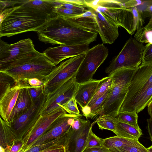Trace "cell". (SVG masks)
Instances as JSON below:
<instances>
[{"label":"cell","instance_id":"cell-18","mask_svg":"<svg viewBox=\"0 0 152 152\" xmlns=\"http://www.w3.org/2000/svg\"><path fill=\"white\" fill-rule=\"evenodd\" d=\"M40 99L34 102L26 112L15 119L10 125L17 139L23 140L35 124L33 117Z\"/></svg>","mask_w":152,"mask_h":152},{"label":"cell","instance_id":"cell-33","mask_svg":"<svg viewBox=\"0 0 152 152\" xmlns=\"http://www.w3.org/2000/svg\"><path fill=\"white\" fill-rule=\"evenodd\" d=\"M103 140L93 133L91 127L87 139L86 148L102 147L103 146Z\"/></svg>","mask_w":152,"mask_h":152},{"label":"cell","instance_id":"cell-38","mask_svg":"<svg viewBox=\"0 0 152 152\" xmlns=\"http://www.w3.org/2000/svg\"><path fill=\"white\" fill-rule=\"evenodd\" d=\"M152 61V44L148 43L144 46L142 62Z\"/></svg>","mask_w":152,"mask_h":152},{"label":"cell","instance_id":"cell-49","mask_svg":"<svg viewBox=\"0 0 152 152\" xmlns=\"http://www.w3.org/2000/svg\"><path fill=\"white\" fill-rule=\"evenodd\" d=\"M148 114L151 118H152V99L148 105Z\"/></svg>","mask_w":152,"mask_h":152},{"label":"cell","instance_id":"cell-11","mask_svg":"<svg viewBox=\"0 0 152 152\" xmlns=\"http://www.w3.org/2000/svg\"><path fill=\"white\" fill-rule=\"evenodd\" d=\"M85 53L69 58L57 65L45 77L43 88H50L76 75L85 57Z\"/></svg>","mask_w":152,"mask_h":152},{"label":"cell","instance_id":"cell-47","mask_svg":"<svg viewBox=\"0 0 152 152\" xmlns=\"http://www.w3.org/2000/svg\"><path fill=\"white\" fill-rule=\"evenodd\" d=\"M81 110L83 116L88 119L91 112L90 107L86 106L82 108Z\"/></svg>","mask_w":152,"mask_h":152},{"label":"cell","instance_id":"cell-10","mask_svg":"<svg viewBox=\"0 0 152 152\" xmlns=\"http://www.w3.org/2000/svg\"><path fill=\"white\" fill-rule=\"evenodd\" d=\"M80 114L74 118L64 142L66 152H83L87 139L92 127L89 120L82 118Z\"/></svg>","mask_w":152,"mask_h":152},{"label":"cell","instance_id":"cell-32","mask_svg":"<svg viewBox=\"0 0 152 152\" xmlns=\"http://www.w3.org/2000/svg\"><path fill=\"white\" fill-rule=\"evenodd\" d=\"M111 152H148V151L139 141L137 143L122 147L110 150Z\"/></svg>","mask_w":152,"mask_h":152},{"label":"cell","instance_id":"cell-9","mask_svg":"<svg viewBox=\"0 0 152 152\" xmlns=\"http://www.w3.org/2000/svg\"><path fill=\"white\" fill-rule=\"evenodd\" d=\"M108 50L103 44H99L90 48L85 53L75 77L79 84L93 79L97 69L108 56Z\"/></svg>","mask_w":152,"mask_h":152},{"label":"cell","instance_id":"cell-17","mask_svg":"<svg viewBox=\"0 0 152 152\" xmlns=\"http://www.w3.org/2000/svg\"><path fill=\"white\" fill-rule=\"evenodd\" d=\"M93 10L96 15L98 32L103 43H113L119 36L118 26L104 14Z\"/></svg>","mask_w":152,"mask_h":152},{"label":"cell","instance_id":"cell-25","mask_svg":"<svg viewBox=\"0 0 152 152\" xmlns=\"http://www.w3.org/2000/svg\"><path fill=\"white\" fill-rule=\"evenodd\" d=\"M138 140L117 136L104 139L103 146L109 150L121 148L135 144Z\"/></svg>","mask_w":152,"mask_h":152},{"label":"cell","instance_id":"cell-44","mask_svg":"<svg viewBox=\"0 0 152 152\" xmlns=\"http://www.w3.org/2000/svg\"><path fill=\"white\" fill-rule=\"evenodd\" d=\"M23 81L26 83L28 85L32 86H39L44 85L42 82L35 78H31Z\"/></svg>","mask_w":152,"mask_h":152},{"label":"cell","instance_id":"cell-51","mask_svg":"<svg viewBox=\"0 0 152 152\" xmlns=\"http://www.w3.org/2000/svg\"><path fill=\"white\" fill-rule=\"evenodd\" d=\"M25 151L26 150L22 147L18 152H25Z\"/></svg>","mask_w":152,"mask_h":152},{"label":"cell","instance_id":"cell-4","mask_svg":"<svg viewBox=\"0 0 152 152\" xmlns=\"http://www.w3.org/2000/svg\"><path fill=\"white\" fill-rule=\"evenodd\" d=\"M137 68H122L108 75L111 77L112 82L101 111L104 114L111 115L115 118L117 116Z\"/></svg>","mask_w":152,"mask_h":152},{"label":"cell","instance_id":"cell-43","mask_svg":"<svg viewBox=\"0 0 152 152\" xmlns=\"http://www.w3.org/2000/svg\"><path fill=\"white\" fill-rule=\"evenodd\" d=\"M83 152H111L108 148L104 146L101 147L86 148Z\"/></svg>","mask_w":152,"mask_h":152},{"label":"cell","instance_id":"cell-53","mask_svg":"<svg viewBox=\"0 0 152 152\" xmlns=\"http://www.w3.org/2000/svg\"><path fill=\"white\" fill-rule=\"evenodd\" d=\"M150 30V31H151L152 32V29H150V30Z\"/></svg>","mask_w":152,"mask_h":152},{"label":"cell","instance_id":"cell-37","mask_svg":"<svg viewBox=\"0 0 152 152\" xmlns=\"http://www.w3.org/2000/svg\"><path fill=\"white\" fill-rule=\"evenodd\" d=\"M0 95L2 94L10 86H12L11 81H13L10 77L0 72Z\"/></svg>","mask_w":152,"mask_h":152},{"label":"cell","instance_id":"cell-12","mask_svg":"<svg viewBox=\"0 0 152 152\" xmlns=\"http://www.w3.org/2000/svg\"><path fill=\"white\" fill-rule=\"evenodd\" d=\"M67 113L64 109L59 106L48 113L41 115L23 139L24 144L22 148L26 150L57 118Z\"/></svg>","mask_w":152,"mask_h":152},{"label":"cell","instance_id":"cell-3","mask_svg":"<svg viewBox=\"0 0 152 152\" xmlns=\"http://www.w3.org/2000/svg\"><path fill=\"white\" fill-rule=\"evenodd\" d=\"M52 18L39 10L21 4L0 23V37H10L30 31H35Z\"/></svg>","mask_w":152,"mask_h":152},{"label":"cell","instance_id":"cell-13","mask_svg":"<svg viewBox=\"0 0 152 152\" xmlns=\"http://www.w3.org/2000/svg\"><path fill=\"white\" fill-rule=\"evenodd\" d=\"M29 38L9 44L0 39V65L22 58L36 51Z\"/></svg>","mask_w":152,"mask_h":152},{"label":"cell","instance_id":"cell-26","mask_svg":"<svg viewBox=\"0 0 152 152\" xmlns=\"http://www.w3.org/2000/svg\"><path fill=\"white\" fill-rule=\"evenodd\" d=\"M115 118L108 115H104L102 112L99 117L91 124L92 126L97 123L100 129H106L114 132L115 130Z\"/></svg>","mask_w":152,"mask_h":152},{"label":"cell","instance_id":"cell-28","mask_svg":"<svg viewBox=\"0 0 152 152\" xmlns=\"http://www.w3.org/2000/svg\"><path fill=\"white\" fill-rule=\"evenodd\" d=\"M66 137L62 136L34 146L27 149L25 152H40L55 145L64 146Z\"/></svg>","mask_w":152,"mask_h":152},{"label":"cell","instance_id":"cell-15","mask_svg":"<svg viewBox=\"0 0 152 152\" xmlns=\"http://www.w3.org/2000/svg\"><path fill=\"white\" fill-rule=\"evenodd\" d=\"M89 45H60L55 47H49L42 53L57 66L66 59L85 53L90 49Z\"/></svg>","mask_w":152,"mask_h":152},{"label":"cell","instance_id":"cell-20","mask_svg":"<svg viewBox=\"0 0 152 152\" xmlns=\"http://www.w3.org/2000/svg\"><path fill=\"white\" fill-rule=\"evenodd\" d=\"M101 79H93L79 84L75 99L81 109L87 106L97 89Z\"/></svg>","mask_w":152,"mask_h":152},{"label":"cell","instance_id":"cell-29","mask_svg":"<svg viewBox=\"0 0 152 152\" xmlns=\"http://www.w3.org/2000/svg\"><path fill=\"white\" fill-rule=\"evenodd\" d=\"M137 113L128 112H120L116 118L118 121L131 125L137 129L140 128L137 122Z\"/></svg>","mask_w":152,"mask_h":152},{"label":"cell","instance_id":"cell-14","mask_svg":"<svg viewBox=\"0 0 152 152\" xmlns=\"http://www.w3.org/2000/svg\"><path fill=\"white\" fill-rule=\"evenodd\" d=\"M77 115L67 113L59 117L27 149L62 136H67L75 117Z\"/></svg>","mask_w":152,"mask_h":152},{"label":"cell","instance_id":"cell-41","mask_svg":"<svg viewBox=\"0 0 152 152\" xmlns=\"http://www.w3.org/2000/svg\"><path fill=\"white\" fill-rule=\"evenodd\" d=\"M21 0L0 1V12L3 11L7 7H14L15 4L20 5Z\"/></svg>","mask_w":152,"mask_h":152},{"label":"cell","instance_id":"cell-27","mask_svg":"<svg viewBox=\"0 0 152 152\" xmlns=\"http://www.w3.org/2000/svg\"><path fill=\"white\" fill-rule=\"evenodd\" d=\"M112 82L110 76L101 79L98 87L93 97L87 106H90L99 98L102 96L109 89Z\"/></svg>","mask_w":152,"mask_h":152},{"label":"cell","instance_id":"cell-39","mask_svg":"<svg viewBox=\"0 0 152 152\" xmlns=\"http://www.w3.org/2000/svg\"><path fill=\"white\" fill-rule=\"evenodd\" d=\"M24 144L22 139H17L13 142L12 145L9 148L5 150V152H18Z\"/></svg>","mask_w":152,"mask_h":152},{"label":"cell","instance_id":"cell-2","mask_svg":"<svg viewBox=\"0 0 152 152\" xmlns=\"http://www.w3.org/2000/svg\"><path fill=\"white\" fill-rule=\"evenodd\" d=\"M56 66L43 53L36 50L20 59L0 65V72L10 77L14 83L33 78L43 83L45 77Z\"/></svg>","mask_w":152,"mask_h":152},{"label":"cell","instance_id":"cell-35","mask_svg":"<svg viewBox=\"0 0 152 152\" xmlns=\"http://www.w3.org/2000/svg\"><path fill=\"white\" fill-rule=\"evenodd\" d=\"M75 97L73 96L65 103L58 105L64 109L68 114L79 115L80 112L77 106V102Z\"/></svg>","mask_w":152,"mask_h":152},{"label":"cell","instance_id":"cell-30","mask_svg":"<svg viewBox=\"0 0 152 152\" xmlns=\"http://www.w3.org/2000/svg\"><path fill=\"white\" fill-rule=\"evenodd\" d=\"M109 90L102 96L98 99L91 106V112L88 118L93 119L99 115L103 110V106L106 102Z\"/></svg>","mask_w":152,"mask_h":152},{"label":"cell","instance_id":"cell-6","mask_svg":"<svg viewBox=\"0 0 152 152\" xmlns=\"http://www.w3.org/2000/svg\"><path fill=\"white\" fill-rule=\"evenodd\" d=\"M152 86V61L142 62L137 68L120 112L135 113L139 103Z\"/></svg>","mask_w":152,"mask_h":152},{"label":"cell","instance_id":"cell-50","mask_svg":"<svg viewBox=\"0 0 152 152\" xmlns=\"http://www.w3.org/2000/svg\"><path fill=\"white\" fill-rule=\"evenodd\" d=\"M147 148L148 151V152H152V145Z\"/></svg>","mask_w":152,"mask_h":152},{"label":"cell","instance_id":"cell-36","mask_svg":"<svg viewBox=\"0 0 152 152\" xmlns=\"http://www.w3.org/2000/svg\"><path fill=\"white\" fill-rule=\"evenodd\" d=\"M43 86L36 87L30 86L28 88L31 97L33 102L38 100L41 98L43 89Z\"/></svg>","mask_w":152,"mask_h":152},{"label":"cell","instance_id":"cell-24","mask_svg":"<svg viewBox=\"0 0 152 152\" xmlns=\"http://www.w3.org/2000/svg\"><path fill=\"white\" fill-rule=\"evenodd\" d=\"M0 123V147L6 150L9 148L17 138L11 126L1 117Z\"/></svg>","mask_w":152,"mask_h":152},{"label":"cell","instance_id":"cell-22","mask_svg":"<svg viewBox=\"0 0 152 152\" xmlns=\"http://www.w3.org/2000/svg\"><path fill=\"white\" fill-rule=\"evenodd\" d=\"M21 4L37 9L51 18L57 15L53 12L54 7L58 6L57 0H21Z\"/></svg>","mask_w":152,"mask_h":152},{"label":"cell","instance_id":"cell-42","mask_svg":"<svg viewBox=\"0 0 152 152\" xmlns=\"http://www.w3.org/2000/svg\"><path fill=\"white\" fill-rule=\"evenodd\" d=\"M40 152H66V151L64 145H55Z\"/></svg>","mask_w":152,"mask_h":152},{"label":"cell","instance_id":"cell-31","mask_svg":"<svg viewBox=\"0 0 152 152\" xmlns=\"http://www.w3.org/2000/svg\"><path fill=\"white\" fill-rule=\"evenodd\" d=\"M134 38L140 42L152 44V32L150 30H145L144 27L136 31Z\"/></svg>","mask_w":152,"mask_h":152},{"label":"cell","instance_id":"cell-40","mask_svg":"<svg viewBox=\"0 0 152 152\" xmlns=\"http://www.w3.org/2000/svg\"><path fill=\"white\" fill-rule=\"evenodd\" d=\"M64 3L58 7L68 9L75 10L81 11L86 12L89 8L78 6L70 3L67 0H63Z\"/></svg>","mask_w":152,"mask_h":152},{"label":"cell","instance_id":"cell-5","mask_svg":"<svg viewBox=\"0 0 152 152\" xmlns=\"http://www.w3.org/2000/svg\"><path fill=\"white\" fill-rule=\"evenodd\" d=\"M76 75L50 88H43L34 118L37 119L41 115L48 113L59 106L58 104H64L75 96L79 86L76 81Z\"/></svg>","mask_w":152,"mask_h":152},{"label":"cell","instance_id":"cell-45","mask_svg":"<svg viewBox=\"0 0 152 152\" xmlns=\"http://www.w3.org/2000/svg\"><path fill=\"white\" fill-rule=\"evenodd\" d=\"M14 8V7L8 8L5 9L2 11L0 12V23L4 20L8 14L13 10Z\"/></svg>","mask_w":152,"mask_h":152},{"label":"cell","instance_id":"cell-48","mask_svg":"<svg viewBox=\"0 0 152 152\" xmlns=\"http://www.w3.org/2000/svg\"><path fill=\"white\" fill-rule=\"evenodd\" d=\"M144 28L146 30H149L152 29V15L148 23L144 27Z\"/></svg>","mask_w":152,"mask_h":152},{"label":"cell","instance_id":"cell-7","mask_svg":"<svg viewBox=\"0 0 152 152\" xmlns=\"http://www.w3.org/2000/svg\"><path fill=\"white\" fill-rule=\"evenodd\" d=\"M123 0H112L106 9V15L130 34L143 26L142 15L136 7H126Z\"/></svg>","mask_w":152,"mask_h":152},{"label":"cell","instance_id":"cell-46","mask_svg":"<svg viewBox=\"0 0 152 152\" xmlns=\"http://www.w3.org/2000/svg\"><path fill=\"white\" fill-rule=\"evenodd\" d=\"M147 129L150 140L152 142V118L147 119Z\"/></svg>","mask_w":152,"mask_h":152},{"label":"cell","instance_id":"cell-1","mask_svg":"<svg viewBox=\"0 0 152 152\" xmlns=\"http://www.w3.org/2000/svg\"><path fill=\"white\" fill-rule=\"evenodd\" d=\"M35 32L40 41L53 45L90 44L96 41L98 34L77 27L59 15L49 19Z\"/></svg>","mask_w":152,"mask_h":152},{"label":"cell","instance_id":"cell-16","mask_svg":"<svg viewBox=\"0 0 152 152\" xmlns=\"http://www.w3.org/2000/svg\"><path fill=\"white\" fill-rule=\"evenodd\" d=\"M28 85L24 81L9 86L0 96L1 117L9 124L11 115L16 104L20 92L24 86Z\"/></svg>","mask_w":152,"mask_h":152},{"label":"cell","instance_id":"cell-21","mask_svg":"<svg viewBox=\"0 0 152 152\" xmlns=\"http://www.w3.org/2000/svg\"><path fill=\"white\" fill-rule=\"evenodd\" d=\"M30 86L27 85L21 89L11 115L10 122L8 124L9 125H10L15 119L26 112L34 103L28 91V88Z\"/></svg>","mask_w":152,"mask_h":152},{"label":"cell","instance_id":"cell-34","mask_svg":"<svg viewBox=\"0 0 152 152\" xmlns=\"http://www.w3.org/2000/svg\"><path fill=\"white\" fill-rule=\"evenodd\" d=\"M54 12L57 15L67 18L82 14L86 12L72 10L58 7H54Z\"/></svg>","mask_w":152,"mask_h":152},{"label":"cell","instance_id":"cell-23","mask_svg":"<svg viewBox=\"0 0 152 152\" xmlns=\"http://www.w3.org/2000/svg\"><path fill=\"white\" fill-rule=\"evenodd\" d=\"M115 130L113 132L117 136L138 140L142 134L141 129H137L127 124L118 121L115 118Z\"/></svg>","mask_w":152,"mask_h":152},{"label":"cell","instance_id":"cell-52","mask_svg":"<svg viewBox=\"0 0 152 152\" xmlns=\"http://www.w3.org/2000/svg\"><path fill=\"white\" fill-rule=\"evenodd\" d=\"M0 152H5V150L4 148L0 147Z\"/></svg>","mask_w":152,"mask_h":152},{"label":"cell","instance_id":"cell-19","mask_svg":"<svg viewBox=\"0 0 152 152\" xmlns=\"http://www.w3.org/2000/svg\"><path fill=\"white\" fill-rule=\"evenodd\" d=\"M89 8L85 12L81 15L64 18L72 24L80 28L98 33L96 15L92 9Z\"/></svg>","mask_w":152,"mask_h":152},{"label":"cell","instance_id":"cell-8","mask_svg":"<svg viewBox=\"0 0 152 152\" xmlns=\"http://www.w3.org/2000/svg\"><path fill=\"white\" fill-rule=\"evenodd\" d=\"M144 46L134 38L130 37L119 53L110 61L105 72L109 75L122 68H137L142 61Z\"/></svg>","mask_w":152,"mask_h":152}]
</instances>
